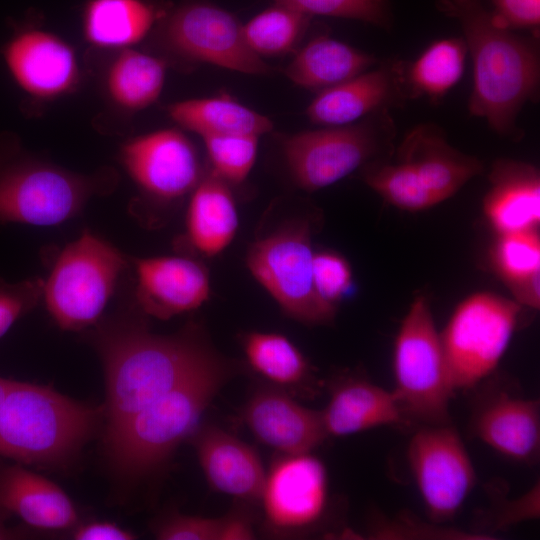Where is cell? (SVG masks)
<instances>
[{
    "mask_svg": "<svg viewBox=\"0 0 540 540\" xmlns=\"http://www.w3.org/2000/svg\"><path fill=\"white\" fill-rule=\"evenodd\" d=\"M95 342L106 380V433L219 358L195 327L163 336L124 320L99 329Z\"/></svg>",
    "mask_w": 540,
    "mask_h": 540,
    "instance_id": "obj_1",
    "label": "cell"
},
{
    "mask_svg": "<svg viewBox=\"0 0 540 540\" xmlns=\"http://www.w3.org/2000/svg\"><path fill=\"white\" fill-rule=\"evenodd\" d=\"M439 5L460 23L472 57L470 113L485 119L496 133L511 135L523 105L538 92L535 45L497 25L480 0H440Z\"/></svg>",
    "mask_w": 540,
    "mask_h": 540,
    "instance_id": "obj_2",
    "label": "cell"
},
{
    "mask_svg": "<svg viewBox=\"0 0 540 540\" xmlns=\"http://www.w3.org/2000/svg\"><path fill=\"white\" fill-rule=\"evenodd\" d=\"M232 374L221 357L106 433L109 457L122 477L138 479L160 467L191 436Z\"/></svg>",
    "mask_w": 540,
    "mask_h": 540,
    "instance_id": "obj_3",
    "label": "cell"
},
{
    "mask_svg": "<svg viewBox=\"0 0 540 540\" xmlns=\"http://www.w3.org/2000/svg\"><path fill=\"white\" fill-rule=\"evenodd\" d=\"M100 410L49 386L10 381L0 407V456L52 466L74 456L93 432Z\"/></svg>",
    "mask_w": 540,
    "mask_h": 540,
    "instance_id": "obj_4",
    "label": "cell"
},
{
    "mask_svg": "<svg viewBox=\"0 0 540 540\" xmlns=\"http://www.w3.org/2000/svg\"><path fill=\"white\" fill-rule=\"evenodd\" d=\"M392 391L409 424L450 423V402L455 394L429 303L414 298L403 317L393 346Z\"/></svg>",
    "mask_w": 540,
    "mask_h": 540,
    "instance_id": "obj_5",
    "label": "cell"
},
{
    "mask_svg": "<svg viewBox=\"0 0 540 540\" xmlns=\"http://www.w3.org/2000/svg\"><path fill=\"white\" fill-rule=\"evenodd\" d=\"M127 267L118 248L85 230L57 255L42 301L59 328L81 331L98 322Z\"/></svg>",
    "mask_w": 540,
    "mask_h": 540,
    "instance_id": "obj_6",
    "label": "cell"
},
{
    "mask_svg": "<svg viewBox=\"0 0 540 540\" xmlns=\"http://www.w3.org/2000/svg\"><path fill=\"white\" fill-rule=\"evenodd\" d=\"M113 182L107 170L86 175L40 160L0 157V223L60 225L109 192Z\"/></svg>",
    "mask_w": 540,
    "mask_h": 540,
    "instance_id": "obj_7",
    "label": "cell"
},
{
    "mask_svg": "<svg viewBox=\"0 0 540 540\" xmlns=\"http://www.w3.org/2000/svg\"><path fill=\"white\" fill-rule=\"evenodd\" d=\"M522 307L514 300L478 292L461 301L440 333L455 391L486 379L504 356Z\"/></svg>",
    "mask_w": 540,
    "mask_h": 540,
    "instance_id": "obj_8",
    "label": "cell"
},
{
    "mask_svg": "<svg viewBox=\"0 0 540 540\" xmlns=\"http://www.w3.org/2000/svg\"><path fill=\"white\" fill-rule=\"evenodd\" d=\"M313 255L311 227L299 220L256 240L247 251L246 264L286 315L304 324L324 325L334 320L336 307L316 291Z\"/></svg>",
    "mask_w": 540,
    "mask_h": 540,
    "instance_id": "obj_9",
    "label": "cell"
},
{
    "mask_svg": "<svg viewBox=\"0 0 540 540\" xmlns=\"http://www.w3.org/2000/svg\"><path fill=\"white\" fill-rule=\"evenodd\" d=\"M390 122L387 114L379 125L364 121L286 137L283 152L294 181L312 192L343 179L384 150Z\"/></svg>",
    "mask_w": 540,
    "mask_h": 540,
    "instance_id": "obj_10",
    "label": "cell"
},
{
    "mask_svg": "<svg viewBox=\"0 0 540 540\" xmlns=\"http://www.w3.org/2000/svg\"><path fill=\"white\" fill-rule=\"evenodd\" d=\"M406 458L429 519H453L476 484V471L459 432L450 423L422 425L408 442Z\"/></svg>",
    "mask_w": 540,
    "mask_h": 540,
    "instance_id": "obj_11",
    "label": "cell"
},
{
    "mask_svg": "<svg viewBox=\"0 0 540 540\" xmlns=\"http://www.w3.org/2000/svg\"><path fill=\"white\" fill-rule=\"evenodd\" d=\"M162 38L174 53L247 74H267L271 67L247 44L243 25L227 10L193 1L170 12Z\"/></svg>",
    "mask_w": 540,
    "mask_h": 540,
    "instance_id": "obj_12",
    "label": "cell"
},
{
    "mask_svg": "<svg viewBox=\"0 0 540 540\" xmlns=\"http://www.w3.org/2000/svg\"><path fill=\"white\" fill-rule=\"evenodd\" d=\"M328 473L311 452L280 454L265 474L259 501L265 529L276 536L308 532L324 518Z\"/></svg>",
    "mask_w": 540,
    "mask_h": 540,
    "instance_id": "obj_13",
    "label": "cell"
},
{
    "mask_svg": "<svg viewBox=\"0 0 540 540\" xmlns=\"http://www.w3.org/2000/svg\"><path fill=\"white\" fill-rule=\"evenodd\" d=\"M128 175L148 198L170 203L191 193L202 178L195 147L177 129L130 139L121 148Z\"/></svg>",
    "mask_w": 540,
    "mask_h": 540,
    "instance_id": "obj_14",
    "label": "cell"
},
{
    "mask_svg": "<svg viewBox=\"0 0 540 540\" xmlns=\"http://www.w3.org/2000/svg\"><path fill=\"white\" fill-rule=\"evenodd\" d=\"M135 299L140 310L161 320L199 308L209 298L210 279L199 261L180 255L135 258Z\"/></svg>",
    "mask_w": 540,
    "mask_h": 540,
    "instance_id": "obj_15",
    "label": "cell"
},
{
    "mask_svg": "<svg viewBox=\"0 0 540 540\" xmlns=\"http://www.w3.org/2000/svg\"><path fill=\"white\" fill-rule=\"evenodd\" d=\"M3 58L15 82L36 98L61 97L79 82L75 51L62 38L45 30L20 32L5 45Z\"/></svg>",
    "mask_w": 540,
    "mask_h": 540,
    "instance_id": "obj_16",
    "label": "cell"
},
{
    "mask_svg": "<svg viewBox=\"0 0 540 540\" xmlns=\"http://www.w3.org/2000/svg\"><path fill=\"white\" fill-rule=\"evenodd\" d=\"M241 416L259 442L280 454L311 452L328 438L321 411L301 405L289 392L269 384L254 389Z\"/></svg>",
    "mask_w": 540,
    "mask_h": 540,
    "instance_id": "obj_17",
    "label": "cell"
},
{
    "mask_svg": "<svg viewBox=\"0 0 540 540\" xmlns=\"http://www.w3.org/2000/svg\"><path fill=\"white\" fill-rule=\"evenodd\" d=\"M472 431L485 445L518 463L533 464L540 454V404L536 399L495 391L478 403Z\"/></svg>",
    "mask_w": 540,
    "mask_h": 540,
    "instance_id": "obj_18",
    "label": "cell"
},
{
    "mask_svg": "<svg viewBox=\"0 0 540 540\" xmlns=\"http://www.w3.org/2000/svg\"><path fill=\"white\" fill-rule=\"evenodd\" d=\"M192 436L209 486L246 502H258L265 474L257 451L215 425L198 426Z\"/></svg>",
    "mask_w": 540,
    "mask_h": 540,
    "instance_id": "obj_19",
    "label": "cell"
},
{
    "mask_svg": "<svg viewBox=\"0 0 540 540\" xmlns=\"http://www.w3.org/2000/svg\"><path fill=\"white\" fill-rule=\"evenodd\" d=\"M397 160L408 165L439 202L453 196L483 170L480 160L452 147L432 124L418 125L407 133Z\"/></svg>",
    "mask_w": 540,
    "mask_h": 540,
    "instance_id": "obj_20",
    "label": "cell"
},
{
    "mask_svg": "<svg viewBox=\"0 0 540 540\" xmlns=\"http://www.w3.org/2000/svg\"><path fill=\"white\" fill-rule=\"evenodd\" d=\"M321 415L328 437H344L381 426L409 424L392 389L358 377L341 379L332 386Z\"/></svg>",
    "mask_w": 540,
    "mask_h": 540,
    "instance_id": "obj_21",
    "label": "cell"
},
{
    "mask_svg": "<svg viewBox=\"0 0 540 540\" xmlns=\"http://www.w3.org/2000/svg\"><path fill=\"white\" fill-rule=\"evenodd\" d=\"M483 211L497 234L536 229L540 222V175L531 164L497 160L489 174Z\"/></svg>",
    "mask_w": 540,
    "mask_h": 540,
    "instance_id": "obj_22",
    "label": "cell"
},
{
    "mask_svg": "<svg viewBox=\"0 0 540 540\" xmlns=\"http://www.w3.org/2000/svg\"><path fill=\"white\" fill-rule=\"evenodd\" d=\"M0 509L35 529L63 530L78 522L77 510L59 486L18 464L0 463Z\"/></svg>",
    "mask_w": 540,
    "mask_h": 540,
    "instance_id": "obj_23",
    "label": "cell"
},
{
    "mask_svg": "<svg viewBox=\"0 0 540 540\" xmlns=\"http://www.w3.org/2000/svg\"><path fill=\"white\" fill-rule=\"evenodd\" d=\"M400 74L392 67L362 72L344 82L321 90L306 109L317 124L343 126L380 109L399 88Z\"/></svg>",
    "mask_w": 540,
    "mask_h": 540,
    "instance_id": "obj_24",
    "label": "cell"
},
{
    "mask_svg": "<svg viewBox=\"0 0 540 540\" xmlns=\"http://www.w3.org/2000/svg\"><path fill=\"white\" fill-rule=\"evenodd\" d=\"M239 216L225 181L213 172L202 177L191 192L186 214L190 245L205 256H215L234 239Z\"/></svg>",
    "mask_w": 540,
    "mask_h": 540,
    "instance_id": "obj_25",
    "label": "cell"
},
{
    "mask_svg": "<svg viewBox=\"0 0 540 540\" xmlns=\"http://www.w3.org/2000/svg\"><path fill=\"white\" fill-rule=\"evenodd\" d=\"M161 12L146 0H88L82 31L92 46L127 49L143 40Z\"/></svg>",
    "mask_w": 540,
    "mask_h": 540,
    "instance_id": "obj_26",
    "label": "cell"
},
{
    "mask_svg": "<svg viewBox=\"0 0 540 540\" xmlns=\"http://www.w3.org/2000/svg\"><path fill=\"white\" fill-rule=\"evenodd\" d=\"M375 61L344 42L318 36L296 53L285 74L298 86L324 90L365 72Z\"/></svg>",
    "mask_w": 540,
    "mask_h": 540,
    "instance_id": "obj_27",
    "label": "cell"
},
{
    "mask_svg": "<svg viewBox=\"0 0 540 540\" xmlns=\"http://www.w3.org/2000/svg\"><path fill=\"white\" fill-rule=\"evenodd\" d=\"M169 116L183 128L209 135L261 136L273 128L272 121L228 96L187 99L171 104Z\"/></svg>",
    "mask_w": 540,
    "mask_h": 540,
    "instance_id": "obj_28",
    "label": "cell"
},
{
    "mask_svg": "<svg viewBox=\"0 0 540 540\" xmlns=\"http://www.w3.org/2000/svg\"><path fill=\"white\" fill-rule=\"evenodd\" d=\"M248 365L269 385L289 391L308 387L311 369L300 349L286 336L252 331L242 339Z\"/></svg>",
    "mask_w": 540,
    "mask_h": 540,
    "instance_id": "obj_29",
    "label": "cell"
},
{
    "mask_svg": "<svg viewBox=\"0 0 540 540\" xmlns=\"http://www.w3.org/2000/svg\"><path fill=\"white\" fill-rule=\"evenodd\" d=\"M165 77L166 65L161 59L127 48L110 63L105 84L117 106L139 111L158 99Z\"/></svg>",
    "mask_w": 540,
    "mask_h": 540,
    "instance_id": "obj_30",
    "label": "cell"
},
{
    "mask_svg": "<svg viewBox=\"0 0 540 540\" xmlns=\"http://www.w3.org/2000/svg\"><path fill=\"white\" fill-rule=\"evenodd\" d=\"M467 52L464 40L459 38L441 39L429 45L407 70L413 94L431 98L446 94L461 79Z\"/></svg>",
    "mask_w": 540,
    "mask_h": 540,
    "instance_id": "obj_31",
    "label": "cell"
},
{
    "mask_svg": "<svg viewBox=\"0 0 540 540\" xmlns=\"http://www.w3.org/2000/svg\"><path fill=\"white\" fill-rule=\"evenodd\" d=\"M309 19V15L296 9L276 4L243 25V35L260 57L283 55L299 42Z\"/></svg>",
    "mask_w": 540,
    "mask_h": 540,
    "instance_id": "obj_32",
    "label": "cell"
},
{
    "mask_svg": "<svg viewBox=\"0 0 540 540\" xmlns=\"http://www.w3.org/2000/svg\"><path fill=\"white\" fill-rule=\"evenodd\" d=\"M367 185L389 204L405 211H422L440 203L405 163H372L364 173Z\"/></svg>",
    "mask_w": 540,
    "mask_h": 540,
    "instance_id": "obj_33",
    "label": "cell"
},
{
    "mask_svg": "<svg viewBox=\"0 0 540 540\" xmlns=\"http://www.w3.org/2000/svg\"><path fill=\"white\" fill-rule=\"evenodd\" d=\"M497 235L491 249V264L508 287L540 273L537 229Z\"/></svg>",
    "mask_w": 540,
    "mask_h": 540,
    "instance_id": "obj_34",
    "label": "cell"
},
{
    "mask_svg": "<svg viewBox=\"0 0 540 540\" xmlns=\"http://www.w3.org/2000/svg\"><path fill=\"white\" fill-rule=\"evenodd\" d=\"M202 139L215 175L234 184L248 176L256 160L259 136L209 135Z\"/></svg>",
    "mask_w": 540,
    "mask_h": 540,
    "instance_id": "obj_35",
    "label": "cell"
},
{
    "mask_svg": "<svg viewBox=\"0 0 540 540\" xmlns=\"http://www.w3.org/2000/svg\"><path fill=\"white\" fill-rule=\"evenodd\" d=\"M306 15H322L364 21L382 28L391 24L389 0H274Z\"/></svg>",
    "mask_w": 540,
    "mask_h": 540,
    "instance_id": "obj_36",
    "label": "cell"
},
{
    "mask_svg": "<svg viewBox=\"0 0 540 540\" xmlns=\"http://www.w3.org/2000/svg\"><path fill=\"white\" fill-rule=\"evenodd\" d=\"M312 273L319 296L335 307L352 288L351 267L348 261L336 252H314Z\"/></svg>",
    "mask_w": 540,
    "mask_h": 540,
    "instance_id": "obj_37",
    "label": "cell"
},
{
    "mask_svg": "<svg viewBox=\"0 0 540 540\" xmlns=\"http://www.w3.org/2000/svg\"><path fill=\"white\" fill-rule=\"evenodd\" d=\"M43 279L8 282L0 277V338L42 301Z\"/></svg>",
    "mask_w": 540,
    "mask_h": 540,
    "instance_id": "obj_38",
    "label": "cell"
},
{
    "mask_svg": "<svg viewBox=\"0 0 540 540\" xmlns=\"http://www.w3.org/2000/svg\"><path fill=\"white\" fill-rule=\"evenodd\" d=\"M160 540H219L221 518L172 513L152 528Z\"/></svg>",
    "mask_w": 540,
    "mask_h": 540,
    "instance_id": "obj_39",
    "label": "cell"
},
{
    "mask_svg": "<svg viewBox=\"0 0 540 540\" xmlns=\"http://www.w3.org/2000/svg\"><path fill=\"white\" fill-rule=\"evenodd\" d=\"M493 21L507 29H538L540 0H488Z\"/></svg>",
    "mask_w": 540,
    "mask_h": 540,
    "instance_id": "obj_40",
    "label": "cell"
},
{
    "mask_svg": "<svg viewBox=\"0 0 540 540\" xmlns=\"http://www.w3.org/2000/svg\"><path fill=\"white\" fill-rule=\"evenodd\" d=\"M392 522H381L374 526L372 536L374 538H401L402 536H445V538L453 539H489L487 535L477 533L456 532L445 528H438L433 525L424 523H416L414 521L403 519Z\"/></svg>",
    "mask_w": 540,
    "mask_h": 540,
    "instance_id": "obj_41",
    "label": "cell"
},
{
    "mask_svg": "<svg viewBox=\"0 0 540 540\" xmlns=\"http://www.w3.org/2000/svg\"><path fill=\"white\" fill-rule=\"evenodd\" d=\"M539 517V482L524 495L507 501L499 506L497 515H493V527H506L523 520Z\"/></svg>",
    "mask_w": 540,
    "mask_h": 540,
    "instance_id": "obj_42",
    "label": "cell"
},
{
    "mask_svg": "<svg viewBox=\"0 0 540 540\" xmlns=\"http://www.w3.org/2000/svg\"><path fill=\"white\" fill-rule=\"evenodd\" d=\"M76 540H132L136 535L111 522L93 521L76 526L72 533Z\"/></svg>",
    "mask_w": 540,
    "mask_h": 540,
    "instance_id": "obj_43",
    "label": "cell"
},
{
    "mask_svg": "<svg viewBox=\"0 0 540 540\" xmlns=\"http://www.w3.org/2000/svg\"><path fill=\"white\" fill-rule=\"evenodd\" d=\"M254 538L253 520L246 509L237 508L221 517L219 540H249Z\"/></svg>",
    "mask_w": 540,
    "mask_h": 540,
    "instance_id": "obj_44",
    "label": "cell"
},
{
    "mask_svg": "<svg viewBox=\"0 0 540 540\" xmlns=\"http://www.w3.org/2000/svg\"><path fill=\"white\" fill-rule=\"evenodd\" d=\"M514 301L521 307L539 309L540 306V273L509 286Z\"/></svg>",
    "mask_w": 540,
    "mask_h": 540,
    "instance_id": "obj_45",
    "label": "cell"
},
{
    "mask_svg": "<svg viewBox=\"0 0 540 540\" xmlns=\"http://www.w3.org/2000/svg\"><path fill=\"white\" fill-rule=\"evenodd\" d=\"M10 514L0 509V540L21 539L27 536V533L18 528H11L6 524Z\"/></svg>",
    "mask_w": 540,
    "mask_h": 540,
    "instance_id": "obj_46",
    "label": "cell"
},
{
    "mask_svg": "<svg viewBox=\"0 0 540 540\" xmlns=\"http://www.w3.org/2000/svg\"><path fill=\"white\" fill-rule=\"evenodd\" d=\"M11 380L0 377V407L7 392Z\"/></svg>",
    "mask_w": 540,
    "mask_h": 540,
    "instance_id": "obj_47",
    "label": "cell"
}]
</instances>
